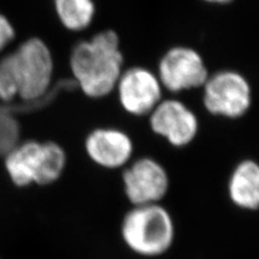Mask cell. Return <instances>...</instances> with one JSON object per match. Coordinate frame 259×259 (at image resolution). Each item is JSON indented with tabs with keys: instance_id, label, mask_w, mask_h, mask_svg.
<instances>
[{
	"instance_id": "obj_1",
	"label": "cell",
	"mask_w": 259,
	"mask_h": 259,
	"mask_svg": "<svg viewBox=\"0 0 259 259\" xmlns=\"http://www.w3.org/2000/svg\"><path fill=\"white\" fill-rule=\"evenodd\" d=\"M123 56L115 31L106 30L78 44L70 55L74 82L90 99H103L116 89Z\"/></svg>"
},
{
	"instance_id": "obj_2",
	"label": "cell",
	"mask_w": 259,
	"mask_h": 259,
	"mask_svg": "<svg viewBox=\"0 0 259 259\" xmlns=\"http://www.w3.org/2000/svg\"><path fill=\"white\" fill-rule=\"evenodd\" d=\"M120 232L131 252L148 258L167 253L176 236L173 217L160 203L133 206L121 222Z\"/></svg>"
},
{
	"instance_id": "obj_3",
	"label": "cell",
	"mask_w": 259,
	"mask_h": 259,
	"mask_svg": "<svg viewBox=\"0 0 259 259\" xmlns=\"http://www.w3.org/2000/svg\"><path fill=\"white\" fill-rule=\"evenodd\" d=\"M24 103H35L47 99L51 93L54 63L50 49L39 38L24 41L11 54L5 56Z\"/></svg>"
},
{
	"instance_id": "obj_4",
	"label": "cell",
	"mask_w": 259,
	"mask_h": 259,
	"mask_svg": "<svg viewBox=\"0 0 259 259\" xmlns=\"http://www.w3.org/2000/svg\"><path fill=\"white\" fill-rule=\"evenodd\" d=\"M202 88L203 106L215 117L240 119L252 106V88L246 78L238 71H218L208 76Z\"/></svg>"
},
{
	"instance_id": "obj_5",
	"label": "cell",
	"mask_w": 259,
	"mask_h": 259,
	"mask_svg": "<svg viewBox=\"0 0 259 259\" xmlns=\"http://www.w3.org/2000/svg\"><path fill=\"white\" fill-rule=\"evenodd\" d=\"M122 183L125 197L133 206L160 203L169 190L166 168L150 157H143L127 164Z\"/></svg>"
},
{
	"instance_id": "obj_6",
	"label": "cell",
	"mask_w": 259,
	"mask_h": 259,
	"mask_svg": "<svg viewBox=\"0 0 259 259\" xmlns=\"http://www.w3.org/2000/svg\"><path fill=\"white\" fill-rule=\"evenodd\" d=\"M148 117L151 131L173 147H187L199 134L198 116L182 101L162 100Z\"/></svg>"
},
{
	"instance_id": "obj_7",
	"label": "cell",
	"mask_w": 259,
	"mask_h": 259,
	"mask_svg": "<svg viewBox=\"0 0 259 259\" xmlns=\"http://www.w3.org/2000/svg\"><path fill=\"white\" fill-rule=\"evenodd\" d=\"M158 78L162 88L172 93H180L203 87L208 71L203 59L196 50L176 47L161 59Z\"/></svg>"
},
{
	"instance_id": "obj_8",
	"label": "cell",
	"mask_w": 259,
	"mask_h": 259,
	"mask_svg": "<svg viewBox=\"0 0 259 259\" xmlns=\"http://www.w3.org/2000/svg\"><path fill=\"white\" fill-rule=\"evenodd\" d=\"M122 109L134 117H146L162 101L160 80L143 67H133L121 74L116 89Z\"/></svg>"
},
{
	"instance_id": "obj_9",
	"label": "cell",
	"mask_w": 259,
	"mask_h": 259,
	"mask_svg": "<svg viewBox=\"0 0 259 259\" xmlns=\"http://www.w3.org/2000/svg\"><path fill=\"white\" fill-rule=\"evenodd\" d=\"M84 150L94 164L107 169L126 166L134 153V143L117 127H97L84 140Z\"/></svg>"
},
{
	"instance_id": "obj_10",
	"label": "cell",
	"mask_w": 259,
	"mask_h": 259,
	"mask_svg": "<svg viewBox=\"0 0 259 259\" xmlns=\"http://www.w3.org/2000/svg\"><path fill=\"white\" fill-rule=\"evenodd\" d=\"M4 157L7 173L15 186L27 187L32 184L40 186L46 158L44 142L18 143Z\"/></svg>"
},
{
	"instance_id": "obj_11",
	"label": "cell",
	"mask_w": 259,
	"mask_h": 259,
	"mask_svg": "<svg viewBox=\"0 0 259 259\" xmlns=\"http://www.w3.org/2000/svg\"><path fill=\"white\" fill-rule=\"evenodd\" d=\"M228 196L237 207L256 210L259 206V166L252 159L240 161L229 176Z\"/></svg>"
},
{
	"instance_id": "obj_12",
	"label": "cell",
	"mask_w": 259,
	"mask_h": 259,
	"mask_svg": "<svg viewBox=\"0 0 259 259\" xmlns=\"http://www.w3.org/2000/svg\"><path fill=\"white\" fill-rule=\"evenodd\" d=\"M54 6L63 25L74 31L87 28L95 14L93 0H54Z\"/></svg>"
},
{
	"instance_id": "obj_13",
	"label": "cell",
	"mask_w": 259,
	"mask_h": 259,
	"mask_svg": "<svg viewBox=\"0 0 259 259\" xmlns=\"http://www.w3.org/2000/svg\"><path fill=\"white\" fill-rule=\"evenodd\" d=\"M10 107L0 106V156H5L20 143V124Z\"/></svg>"
},
{
	"instance_id": "obj_14",
	"label": "cell",
	"mask_w": 259,
	"mask_h": 259,
	"mask_svg": "<svg viewBox=\"0 0 259 259\" xmlns=\"http://www.w3.org/2000/svg\"><path fill=\"white\" fill-rule=\"evenodd\" d=\"M18 97V90L5 58L0 61V102L9 104Z\"/></svg>"
},
{
	"instance_id": "obj_15",
	"label": "cell",
	"mask_w": 259,
	"mask_h": 259,
	"mask_svg": "<svg viewBox=\"0 0 259 259\" xmlns=\"http://www.w3.org/2000/svg\"><path fill=\"white\" fill-rule=\"evenodd\" d=\"M15 37V30L11 22L0 13V52L5 50Z\"/></svg>"
},
{
	"instance_id": "obj_16",
	"label": "cell",
	"mask_w": 259,
	"mask_h": 259,
	"mask_svg": "<svg viewBox=\"0 0 259 259\" xmlns=\"http://www.w3.org/2000/svg\"><path fill=\"white\" fill-rule=\"evenodd\" d=\"M204 2L212 3V4H221V5H224V4H228V3L232 2V0H204Z\"/></svg>"
}]
</instances>
